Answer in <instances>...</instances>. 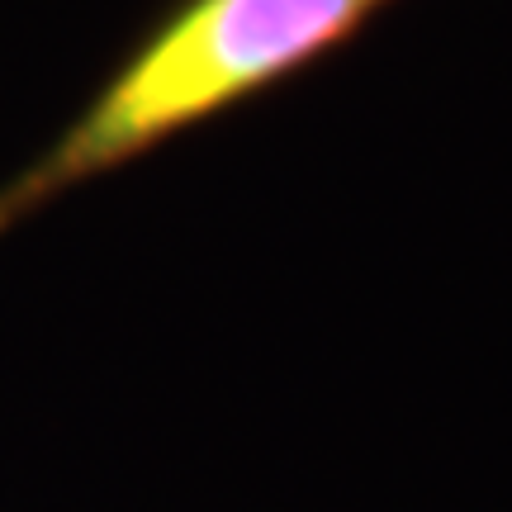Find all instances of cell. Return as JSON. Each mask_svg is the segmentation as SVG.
I'll use <instances>...</instances> for the list:
<instances>
[{"label": "cell", "instance_id": "cell-1", "mask_svg": "<svg viewBox=\"0 0 512 512\" xmlns=\"http://www.w3.org/2000/svg\"><path fill=\"white\" fill-rule=\"evenodd\" d=\"M389 0H181L100 91L0 176V238L214 114L271 91Z\"/></svg>", "mask_w": 512, "mask_h": 512}]
</instances>
